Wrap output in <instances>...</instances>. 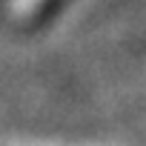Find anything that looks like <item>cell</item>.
Returning <instances> with one entry per match:
<instances>
[{"label":"cell","mask_w":146,"mask_h":146,"mask_svg":"<svg viewBox=\"0 0 146 146\" xmlns=\"http://www.w3.org/2000/svg\"><path fill=\"white\" fill-rule=\"evenodd\" d=\"M63 3H66V0H43V6L37 9V20H46V17H49V15H54Z\"/></svg>","instance_id":"cell-1"}]
</instances>
